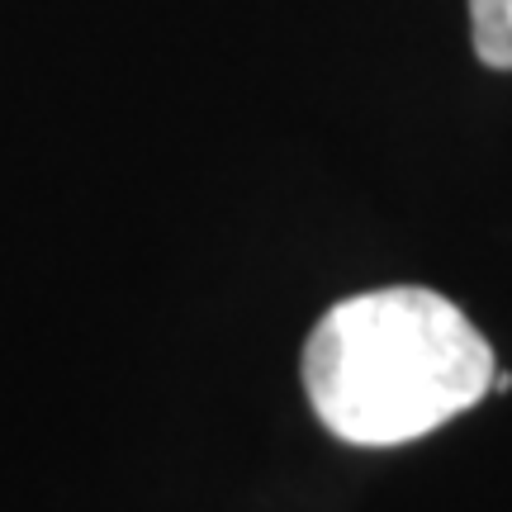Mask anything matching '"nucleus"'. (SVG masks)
<instances>
[{
    "mask_svg": "<svg viewBox=\"0 0 512 512\" xmlns=\"http://www.w3.org/2000/svg\"><path fill=\"white\" fill-rule=\"evenodd\" d=\"M494 347L427 285L351 294L304 342V394L347 446H403L494 389Z\"/></svg>",
    "mask_w": 512,
    "mask_h": 512,
    "instance_id": "1",
    "label": "nucleus"
},
{
    "mask_svg": "<svg viewBox=\"0 0 512 512\" xmlns=\"http://www.w3.org/2000/svg\"><path fill=\"white\" fill-rule=\"evenodd\" d=\"M470 29L479 62L512 72V0H470Z\"/></svg>",
    "mask_w": 512,
    "mask_h": 512,
    "instance_id": "2",
    "label": "nucleus"
}]
</instances>
